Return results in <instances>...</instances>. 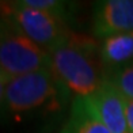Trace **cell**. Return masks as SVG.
<instances>
[{
  "label": "cell",
  "mask_w": 133,
  "mask_h": 133,
  "mask_svg": "<svg viewBox=\"0 0 133 133\" xmlns=\"http://www.w3.org/2000/svg\"><path fill=\"white\" fill-rule=\"evenodd\" d=\"M50 53V69L68 92L82 98L92 96L106 76L102 74L99 46L91 41L69 38Z\"/></svg>",
  "instance_id": "1"
},
{
  "label": "cell",
  "mask_w": 133,
  "mask_h": 133,
  "mask_svg": "<svg viewBox=\"0 0 133 133\" xmlns=\"http://www.w3.org/2000/svg\"><path fill=\"white\" fill-rule=\"evenodd\" d=\"M68 91L57 80L50 68L10 79L4 86L0 110L8 114L31 113L42 107L61 103Z\"/></svg>",
  "instance_id": "2"
},
{
  "label": "cell",
  "mask_w": 133,
  "mask_h": 133,
  "mask_svg": "<svg viewBox=\"0 0 133 133\" xmlns=\"http://www.w3.org/2000/svg\"><path fill=\"white\" fill-rule=\"evenodd\" d=\"M0 68L8 79L50 68V53L15 29L0 33Z\"/></svg>",
  "instance_id": "3"
},
{
  "label": "cell",
  "mask_w": 133,
  "mask_h": 133,
  "mask_svg": "<svg viewBox=\"0 0 133 133\" xmlns=\"http://www.w3.org/2000/svg\"><path fill=\"white\" fill-rule=\"evenodd\" d=\"M10 21L12 29L48 52L69 39L64 21L45 11L26 7L21 2L10 4Z\"/></svg>",
  "instance_id": "4"
},
{
  "label": "cell",
  "mask_w": 133,
  "mask_h": 133,
  "mask_svg": "<svg viewBox=\"0 0 133 133\" xmlns=\"http://www.w3.org/2000/svg\"><path fill=\"white\" fill-rule=\"evenodd\" d=\"M92 33L103 39L133 33V0H101L94 4Z\"/></svg>",
  "instance_id": "5"
},
{
  "label": "cell",
  "mask_w": 133,
  "mask_h": 133,
  "mask_svg": "<svg viewBox=\"0 0 133 133\" xmlns=\"http://www.w3.org/2000/svg\"><path fill=\"white\" fill-rule=\"evenodd\" d=\"M101 119L111 133H129L126 122L125 96L106 77L96 92L90 96Z\"/></svg>",
  "instance_id": "6"
},
{
  "label": "cell",
  "mask_w": 133,
  "mask_h": 133,
  "mask_svg": "<svg viewBox=\"0 0 133 133\" xmlns=\"http://www.w3.org/2000/svg\"><path fill=\"white\" fill-rule=\"evenodd\" d=\"M61 133H111L90 98L76 96Z\"/></svg>",
  "instance_id": "7"
},
{
  "label": "cell",
  "mask_w": 133,
  "mask_h": 133,
  "mask_svg": "<svg viewBox=\"0 0 133 133\" xmlns=\"http://www.w3.org/2000/svg\"><path fill=\"white\" fill-rule=\"evenodd\" d=\"M99 58L107 74L133 65V33L117 34L101 39Z\"/></svg>",
  "instance_id": "8"
},
{
  "label": "cell",
  "mask_w": 133,
  "mask_h": 133,
  "mask_svg": "<svg viewBox=\"0 0 133 133\" xmlns=\"http://www.w3.org/2000/svg\"><path fill=\"white\" fill-rule=\"evenodd\" d=\"M21 3L26 5V7H31L35 10L45 11L48 14H52L64 22L65 19H68L69 8H71L69 3L60 2V0H23Z\"/></svg>",
  "instance_id": "9"
},
{
  "label": "cell",
  "mask_w": 133,
  "mask_h": 133,
  "mask_svg": "<svg viewBox=\"0 0 133 133\" xmlns=\"http://www.w3.org/2000/svg\"><path fill=\"white\" fill-rule=\"evenodd\" d=\"M106 77L117 87V90L125 98L133 99V65L107 74Z\"/></svg>",
  "instance_id": "10"
},
{
  "label": "cell",
  "mask_w": 133,
  "mask_h": 133,
  "mask_svg": "<svg viewBox=\"0 0 133 133\" xmlns=\"http://www.w3.org/2000/svg\"><path fill=\"white\" fill-rule=\"evenodd\" d=\"M11 21H10V4L0 3V33L11 29Z\"/></svg>",
  "instance_id": "11"
},
{
  "label": "cell",
  "mask_w": 133,
  "mask_h": 133,
  "mask_svg": "<svg viewBox=\"0 0 133 133\" xmlns=\"http://www.w3.org/2000/svg\"><path fill=\"white\" fill-rule=\"evenodd\" d=\"M8 80H10V79H8L7 76H5V74L3 72V69L0 68V82H4V83H7Z\"/></svg>",
  "instance_id": "12"
},
{
  "label": "cell",
  "mask_w": 133,
  "mask_h": 133,
  "mask_svg": "<svg viewBox=\"0 0 133 133\" xmlns=\"http://www.w3.org/2000/svg\"><path fill=\"white\" fill-rule=\"evenodd\" d=\"M4 86H5V83L4 82H0V102H2L3 95H4Z\"/></svg>",
  "instance_id": "13"
}]
</instances>
